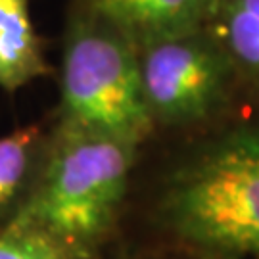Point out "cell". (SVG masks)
Masks as SVG:
<instances>
[{"label":"cell","instance_id":"5b68a950","mask_svg":"<svg viewBox=\"0 0 259 259\" xmlns=\"http://www.w3.org/2000/svg\"><path fill=\"white\" fill-rule=\"evenodd\" d=\"M50 139V115L0 137V229L14 221L29 200L45 165Z\"/></svg>","mask_w":259,"mask_h":259},{"label":"cell","instance_id":"52a82bcc","mask_svg":"<svg viewBox=\"0 0 259 259\" xmlns=\"http://www.w3.org/2000/svg\"><path fill=\"white\" fill-rule=\"evenodd\" d=\"M54 75L47 42L31 14V0H0V89L14 94Z\"/></svg>","mask_w":259,"mask_h":259},{"label":"cell","instance_id":"3957f363","mask_svg":"<svg viewBox=\"0 0 259 259\" xmlns=\"http://www.w3.org/2000/svg\"><path fill=\"white\" fill-rule=\"evenodd\" d=\"M60 125L142 146L156 133L140 89L137 50L121 29L81 0L65 8L58 104Z\"/></svg>","mask_w":259,"mask_h":259},{"label":"cell","instance_id":"6da1fadb","mask_svg":"<svg viewBox=\"0 0 259 259\" xmlns=\"http://www.w3.org/2000/svg\"><path fill=\"white\" fill-rule=\"evenodd\" d=\"M152 225L185 259H259V129L231 133L177 167Z\"/></svg>","mask_w":259,"mask_h":259},{"label":"cell","instance_id":"277c9868","mask_svg":"<svg viewBox=\"0 0 259 259\" xmlns=\"http://www.w3.org/2000/svg\"><path fill=\"white\" fill-rule=\"evenodd\" d=\"M135 50L154 131L198 123L225 98L234 69L205 25L139 40Z\"/></svg>","mask_w":259,"mask_h":259},{"label":"cell","instance_id":"ba28073f","mask_svg":"<svg viewBox=\"0 0 259 259\" xmlns=\"http://www.w3.org/2000/svg\"><path fill=\"white\" fill-rule=\"evenodd\" d=\"M205 29L232 69L259 81V0H217Z\"/></svg>","mask_w":259,"mask_h":259},{"label":"cell","instance_id":"9c48e42d","mask_svg":"<svg viewBox=\"0 0 259 259\" xmlns=\"http://www.w3.org/2000/svg\"><path fill=\"white\" fill-rule=\"evenodd\" d=\"M0 259H93L42 232L18 225L0 229Z\"/></svg>","mask_w":259,"mask_h":259},{"label":"cell","instance_id":"7a4b0ae2","mask_svg":"<svg viewBox=\"0 0 259 259\" xmlns=\"http://www.w3.org/2000/svg\"><path fill=\"white\" fill-rule=\"evenodd\" d=\"M139 152L140 146L125 140L52 119L42 171L10 225L35 229L83 255L106 259L119 236Z\"/></svg>","mask_w":259,"mask_h":259},{"label":"cell","instance_id":"8992f818","mask_svg":"<svg viewBox=\"0 0 259 259\" xmlns=\"http://www.w3.org/2000/svg\"><path fill=\"white\" fill-rule=\"evenodd\" d=\"M133 42L204 27L217 0H81Z\"/></svg>","mask_w":259,"mask_h":259}]
</instances>
